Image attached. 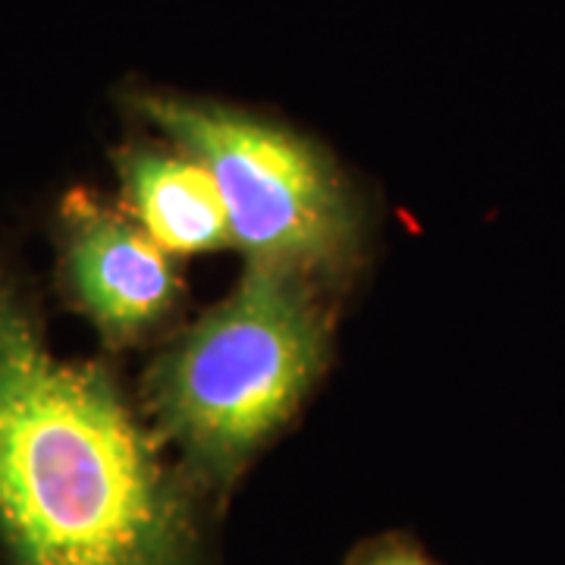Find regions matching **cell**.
Masks as SVG:
<instances>
[{"mask_svg": "<svg viewBox=\"0 0 565 565\" xmlns=\"http://www.w3.org/2000/svg\"><path fill=\"white\" fill-rule=\"evenodd\" d=\"M0 541L13 565H195V484L98 364L57 359L0 280Z\"/></svg>", "mask_w": 565, "mask_h": 565, "instance_id": "1", "label": "cell"}, {"mask_svg": "<svg viewBox=\"0 0 565 565\" xmlns=\"http://www.w3.org/2000/svg\"><path fill=\"white\" fill-rule=\"evenodd\" d=\"M327 337L315 280L248 267L236 292L163 352L145 399L192 484L221 497L239 481L318 381Z\"/></svg>", "mask_w": 565, "mask_h": 565, "instance_id": "2", "label": "cell"}, {"mask_svg": "<svg viewBox=\"0 0 565 565\" xmlns=\"http://www.w3.org/2000/svg\"><path fill=\"white\" fill-rule=\"evenodd\" d=\"M126 104L202 163L248 267L315 280L340 274L355 255L359 207L321 145L248 107L173 88H132Z\"/></svg>", "mask_w": 565, "mask_h": 565, "instance_id": "3", "label": "cell"}, {"mask_svg": "<svg viewBox=\"0 0 565 565\" xmlns=\"http://www.w3.org/2000/svg\"><path fill=\"white\" fill-rule=\"evenodd\" d=\"M61 245L70 292L110 345L139 343L180 305L170 255L102 199L88 192L63 199Z\"/></svg>", "mask_w": 565, "mask_h": 565, "instance_id": "4", "label": "cell"}, {"mask_svg": "<svg viewBox=\"0 0 565 565\" xmlns=\"http://www.w3.org/2000/svg\"><path fill=\"white\" fill-rule=\"evenodd\" d=\"M132 221L167 255H204L233 245L217 185L202 163L173 145H126L117 151Z\"/></svg>", "mask_w": 565, "mask_h": 565, "instance_id": "5", "label": "cell"}, {"mask_svg": "<svg viewBox=\"0 0 565 565\" xmlns=\"http://www.w3.org/2000/svg\"><path fill=\"white\" fill-rule=\"evenodd\" d=\"M345 565H437L408 534H381L352 550Z\"/></svg>", "mask_w": 565, "mask_h": 565, "instance_id": "6", "label": "cell"}]
</instances>
